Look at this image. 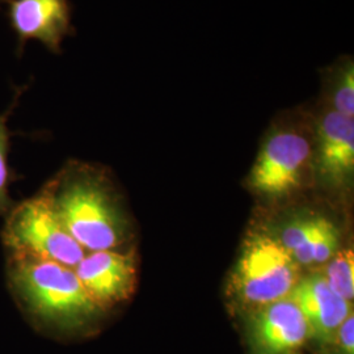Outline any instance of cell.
<instances>
[{
	"mask_svg": "<svg viewBox=\"0 0 354 354\" xmlns=\"http://www.w3.org/2000/svg\"><path fill=\"white\" fill-rule=\"evenodd\" d=\"M326 96V108L354 117V59L352 55H342L322 71Z\"/></svg>",
	"mask_w": 354,
	"mask_h": 354,
	"instance_id": "cell-11",
	"label": "cell"
},
{
	"mask_svg": "<svg viewBox=\"0 0 354 354\" xmlns=\"http://www.w3.org/2000/svg\"><path fill=\"white\" fill-rule=\"evenodd\" d=\"M84 251H117L127 222L106 178L87 165H68L39 193Z\"/></svg>",
	"mask_w": 354,
	"mask_h": 354,
	"instance_id": "cell-2",
	"label": "cell"
},
{
	"mask_svg": "<svg viewBox=\"0 0 354 354\" xmlns=\"http://www.w3.org/2000/svg\"><path fill=\"white\" fill-rule=\"evenodd\" d=\"M308 337V324L290 298L254 310L248 326L252 354H290Z\"/></svg>",
	"mask_w": 354,
	"mask_h": 354,
	"instance_id": "cell-8",
	"label": "cell"
},
{
	"mask_svg": "<svg viewBox=\"0 0 354 354\" xmlns=\"http://www.w3.org/2000/svg\"><path fill=\"white\" fill-rule=\"evenodd\" d=\"M28 84L16 89L13 102L7 112L0 114V215L8 214L13 207L12 198L10 197L8 187L11 180V172L8 165V155L11 147V131L8 129V118L12 114L15 106L17 105L19 99L26 92Z\"/></svg>",
	"mask_w": 354,
	"mask_h": 354,
	"instance_id": "cell-13",
	"label": "cell"
},
{
	"mask_svg": "<svg viewBox=\"0 0 354 354\" xmlns=\"http://www.w3.org/2000/svg\"><path fill=\"white\" fill-rule=\"evenodd\" d=\"M7 6L10 26L17 38V55L36 39L53 54L62 53L64 38L75 35L70 0H0Z\"/></svg>",
	"mask_w": 354,
	"mask_h": 354,
	"instance_id": "cell-6",
	"label": "cell"
},
{
	"mask_svg": "<svg viewBox=\"0 0 354 354\" xmlns=\"http://www.w3.org/2000/svg\"><path fill=\"white\" fill-rule=\"evenodd\" d=\"M333 344L339 354H354V317L351 314L339 329Z\"/></svg>",
	"mask_w": 354,
	"mask_h": 354,
	"instance_id": "cell-16",
	"label": "cell"
},
{
	"mask_svg": "<svg viewBox=\"0 0 354 354\" xmlns=\"http://www.w3.org/2000/svg\"><path fill=\"white\" fill-rule=\"evenodd\" d=\"M89 297L105 313L130 298L137 283V263L131 253L96 251L74 268Z\"/></svg>",
	"mask_w": 354,
	"mask_h": 354,
	"instance_id": "cell-7",
	"label": "cell"
},
{
	"mask_svg": "<svg viewBox=\"0 0 354 354\" xmlns=\"http://www.w3.org/2000/svg\"><path fill=\"white\" fill-rule=\"evenodd\" d=\"M324 277L332 290L351 302L354 297L353 250L346 248L335 253L326 268Z\"/></svg>",
	"mask_w": 354,
	"mask_h": 354,
	"instance_id": "cell-14",
	"label": "cell"
},
{
	"mask_svg": "<svg viewBox=\"0 0 354 354\" xmlns=\"http://www.w3.org/2000/svg\"><path fill=\"white\" fill-rule=\"evenodd\" d=\"M298 281L299 266L281 241L253 235L238 260L232 288L241 304L257 310L289 298Z\"/></svg>",
	"mask_w": 354,
	"mask_h": 354,
	"instance_id": "cell-3",
	"label": "cell"
},
{
	"mask_svg": "<svg viewBox=\"0 0 354 354\" xmlns=\"http://www.w3.org/2000/svg\"><path fill=\"white\" fill-rule=\"evenodd\" d=\"M339 241V230L328 219L323 218L317 232L302 247L291 253V256L298 266L324 264L337 252Z\"/></svg>",
	"mask_w": 354,
	"mask_h": 354,
	"instance_id": "cell-12",
	"label": "cell"
},
{
	"mask_svg": "<svg viewBox=\"0 0 354 354\" xmlns=\"http://www.w3.org/2000/svg\"><path fill=\"white\" fill-rule=\"evenodd\" d=\"M322 221L323 218L315 216V218H307L304 221H297L291 223L290 226H288L282 232V238L279 241L281 244L291 254L299 247H302L304 243L317 232Z\"/></svg>",
	"mask_w": 354,
	"mask_h": 354,
	"instance_id": "cell-15",
	"label": "cell"
},
{
	"mask_svg": "<svg viewBox=\"0 0 354 354\" xmlns=\"http://www.w3.org/2000/svg\"><path fill=\"white\" fill-rule=\"evenodd\" d=\"M7 277L13 298L30 324L42 332L86 333L105 314L83 288L74 268L8 253Z\"/></svg>",
	"mask_w": 354,
	"mask_h": 354,
	"instance_id": "cell-1",
	"label": "cell"
},
{
	"mask_svg": "<svg viewBox=\"0 0 354 354\" xmlns=\"http://www.w3.org/2000/svg\"><path fill=\"white\" fill-rule=\"evenodd\" d=\"M3 243L8 253L33 256L68 268H75L86 256L84 248L67 232L41 194L10 210Z\"/></svg>",
	"mask_w": 354,
	"mask_h": 354,
	"instance_id": "cell-4",
	"label": "cell"
},
{
	"mask_svg": "<svg viewBox=\"0 0 354 354\" xmlns=\"http://www.w3.org/2000/svg\"><path fill=\"white\" fill-rule=\"evenodd\" d=\"M289 298L304 314L310 336L326 345L333 344L345 319L353 314L351 302L332 290L322 273L299 279Z\"/></svg>",
	"mask_w": 354,
	"mask_h": 354,
	"instance_id": "cell-10",
	"label": "cell"
},
{
	"mask_svg": "<svg viewBox=\"0 0 354 354\" xmlns=\"http://www.w3.org/2000/svg\"><path fill=\"white\" fill-rule=\"evenodd\" d=\"M314 159V143L299 124L283 122L270 130L250 174V185L266 196H285L298 188Z\"/></svg>",
	"mask_w": 354,
	"mask_h": 354,
	"instance_id": "cell-5",
	"label": "cell"
},
{
	"mask_svg": "<svg viewBox=\"0 0 354 354\" xmlns=\"http://www.w3.org/2000/svg\"><path fill=\"white\" fill-rule=\"evenodd\" d=\"M315 165L329 184L344 185L354 172V120L324 108L315 121Z\"/></svg>",
	"mask_w": 354,
	"mask_h": 354,
	"instance_id": "cell-9",
	"label": "cell"
}]
</instances>
